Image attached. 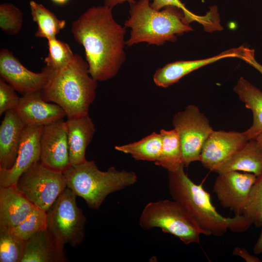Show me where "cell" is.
Returning <instances> with one entry per match:
<instances>
[{
  "label": "cell",
  "instance_id": "obj_21",
  "mask_svg": "<svg viewBox=\"0 0 262 262\" xmlns=\"http://www.w3.org/2000/svg\"><path fill=\"white\" fill-rule=\"evenodd\" d=\"M233 171L250 173L257 177L262 174V147L255 139L247 141L214 172L221 174Z\"/></svg>",
  "mask_w": 262,
  "mask_h": 262
},
{
  "label": "cell",
  "instance_id": "obj_20",
  "mask_svg": "<svg viewBox=\"0 0 262 262\" xmlns=\"http://www.w3.org/2000/svg\"><path fill=\"white\" fill-rule=\"evenodd\" d=\"M68 261L64 246L60 245L46 229L37 232L26 241L21 262Z\"/></svg>",
  "mask_w": 262,
  "mask_h": 262
},
{
  "label": "cell",
  "instance_id": "obj_7",
  "mask_svg": "<svg viewBox=\"0 0 262 262\" xmlns=\"http://www.w3.org/2000/svg\"><path fill=\"white\" fill-rule=\"evenodd\" d=\"M76 195L66 187L47 211V229L64 246L81 245L85 238L86 218L76 202Z\"/></svg>",
  "mask_w": 262,
  "mask_h": 262
},
{
  "label": "cell",
  "instance_id": "obj_34",
  "mask_svg": "<svg viewBox=\"0 0 262 262\" xmlns=\"http://www.w3.org/2000/svg\"><path fill=\"white\" fill-rule=\"evenodd\" d=\"M234 255L243 258L246 262H261V260L256 256L251 255L247 250L242 247H236L232 251Z\"/></svg>",
  "mask_w": 262,
  "mask_h": 262
},
{
  "label": "cell",
  "instance_id": "obj_35",
  "mask_svg": "<svg viewBox=\"0 0 262 262\" xmlns=\"http://www.w3.org/2000/svg\"><path fill=\"white\" fill-rule=\"evenodd\" d=\"M135 1V0H104V5L113 9L118 4L128 2L130 5L134 3Z\"/></svg>",
  "mask_w": 262,
  "mask_h": 262
},
{
  "label": "cell",
  "instance_id": "obj_12",
  "mask_svg": "<svg viewBox=\"0 0 262 262\" xmlns=\"http://www.w3.org/2000/svg\"><path fill=\"white\" fill-rule=\"evenodd\" d=\"M40 162L54 171L64 172L70 165L66 121L43 126L40 139Z\"/></svg>",
  "mask_w": 262,
  "mask_h": 262
},
{
  "label": "cell",
  "instance_id": "obj_30",
  "mask_svg": "<svg viewBox=\"0 0 262 262\" xmlns=\"http://www.w3.org/2000/svg\"><path fill=\"white\" fill-rule=\"evenodd\" d=\"M23 22V13L16 6L8 2L0 5V27L5 33L10 35L18 33Z\"/></svg>",
  "mask_w": 262,
  "mask_h": 262
},
{
  "label": "cell",
  "instance_id": "obj_23",
  "mask_svg": "<svg viewBox=\"0 0 262 262\" xmlns=\"http://www.w3.org/2000/svg\"><path fill=\"white\" fill-rule=\"evenodd\" d=\"M160 133L162 138V149L155 164L164 168L168 172L176 171L184 165L178 133L175 129L168 131L162 129Z\"/></svg>",
  "mask_w": 262,
  "mask_h": 262
},
{
  "label": "cell",
  "instance_id": "obj_11",
  "mask_svg": "<svg viewBox=\"0 0 262 262\" xmlns=\"http://www.w3.org/2000/svg\"><path fill=\"white\" fill-rule=\"evenodd\" d=\"M49 70L45 66L35 73L25 67L8 49L0 51V76L22 96L41 92L48 80Z\"/></svg>",
  "mask_w": 262,
  "mask_h": 262
},
{
  "label": "cell",
  "instance_id": "obj_33",
  "mask_svg": "<svg viewBox=\"0 0 262 262\" xmlns=\"http://www.w3.org/2000/svg\"><path fill=\"white\" fill-rule=\"evenodd\" d=\"M254 52V49L243 47L239 58L253 67L262 75V65L256 60Z\"/></svg>",
  "mask_w": 262,
  "mask_h": 262
},
{
  "label": "cell",
  "instance_id": "obj_1",
  "mask_svg": "<svg viewBox=\"0 0 262 262\" xmlns=\"http://www.w3.org/2000/svg\"><path fill=\"white\" fill-rule=\"evenodd\" d=\"M112 9L92 6L71 24L73 36L83 46L89 73L97 82L115 77L126 59V27L115 20Z\"/></svg>",
  "mask_w": 262,
  "mask_h": 262
},
{
  "label": "cell",
  "instance_id": "obj_24",
  "mask_svg": "<svg viewBox=\"0 0 262 262\" xmlns=\"http://www.w3.org/2000/svg\"><path fill=\"white\" fill-rule=\"evenodd\" d=\"M32 19L37 25L34 35L37 38L47 40L56 37V35L66 26L65 20L60 19L43 4L34 0L30 1Z\"/></svg>",
  "mask_w": 262,
  "mask_h": 262
},
{
  "label": "cell",
  "instance_id": "obj_32",
  "mask_svg": "<svg viewBox=\"0 0 262 262\" xmlns=\"http://www.w3.org/2000/svg\"><path fill=\"white\" fill-rule=\"evenodd\" d=\"M150 5L153 9L158 11L167 6L177 7L183 11L185 17L189 23L193 21L208 23V17L207 15L205 16H200L192 13L186 8L180 0H153L150 3Z\"/></svg>",
  "mask_w": 262,
  "mask_h": 262
},
{
  "label": "cell",
  "instance_id": "obj_18",
  "mask_svg": "<svg viewBox=\"0 0 262 262\" xmlns=\"http://www.w3.org/2000/svg\"><path fill=\"white\" fill-rule=\"evenodd\" d=\"M26 126L14 110L5 113L0 126V169H8L14 165Z\"/></svg>",
  "mask_w": 262,
  "mask_h": 262
},
{
  "label": "cell",
  "instance_id": "obj_13",
  "mask_svg": "<svg viewBox=\"0 0 262 262\" xmlns=\"http://www.w3.org/2000/svg\"><path fill=\"white\" fill-rule=\"evenodd\" d=\"M248 141L246 131H213L203 146L199 161L205 168L214 172Z\"/></svg>",
  "mask_w": 262,
  "mask_h": 262
},
{
  "label": "cell",
  "instance_id": "obj_31",
  "mask_svg": "<svg viewBox=\"0 0 262 262\" xmlns=\"http://www.w3.org/2000/svg\"><path fill=\"white\" fill-rule=\"evenodd\" d=\"M16 91L3 79L0 78V115L9 110H14L18 106L20 97Z\"/></svg>",
  "mask_w": 262,
  "mask_h": 262
},
{
  "label": "cell",
  "instance_id": "obj_38",
  "mask_svg": "<svg viewBox=\"0 0 262 262\" xmlns=\"http://www.w3.org/2000/svg\"><path fill=\"white\" fill-rule=\"evenodd\" d=\"M259 145L262 147V133L259 134L254 138Z\"/></svg>",
  "mask_w": 262,
  "mask_h": 262
},
{
  "label": "cell",
  "instance_id": "obj_17",
  "mask_svg": "<svg viewBox=\"0 0 262 262\" xmlns=\"http://www.w3.org/2000/svg\"><path fill=\"white\" fill-rule=\"evenodd\" d=\"M243 48V46H241L229 49L216 56L204 59L178 61L167 64L156 70L153 76V82L158 86L167 87L202 66L225 58H240Z\"/></svg>",
  "mask_w": 262,
  "mask_h": 262
},
{
  "label": "cell",
  "instance_id": "obj_9",
  "mask_svg": "<svg viewBox=\"0 0 262 262\" xmlns=\"http://www.w3.org/2000/svg\"><path fill=\"white\" fill-rule=\"evenodd\" d=\"M172 124L180 138L184 166L199 161L203 146L213 131L208 119L191 104L173 116Z\"/></svg>",
  "mask_w": 262,
  "mask_h": 262
},
{
  "label": "cell",
  "instance_id": "obj_27",
  "mask_svg": "<svg viewBox=\"0 0 262 262\" xmlns=\"http://www.w3.org/2000/svg\"><path fill=\"white\" fill-rule=\"evenodd\" d=\"M241 215L250 226H262V174L257 177Z\"/></svg>",
  "mask_w": 262,
  "mask_h": 262
},
{
  "label": "cell",
  "instance_id": "obj_28",
  "mask_svg": "<svg viewBox=\"0 0 262 262\" xmlns=\"http://www.w3.org/2000/svg\"><path fill=\"white\" fill-rule=\"evenodd\" d=\"M9 228L16 236L26 241L37 232L47 229V212L35 206L23 222Z\"/></svg>",
  "mask_w": 262,
  "mask_h": 262
},
{
  "label": "cell",
  "instance_id": "obj_25",
  "mask_svg": "<svg viewBox=\"0 0 262 262\" xmlns=\"http://www.w3.org/2000/svg\"><path fill=\"white\" fill-rule=\"evenodd\" d=\"M162 144L160 133L153 132L138 141L115 146V148L118 151L131 155L135 160L155 163L160 157Z\"/></svg>",
  "mask_w": 262,
  "mask_h": 262
},
{
  "label": "cell",
  "instance_id": "obj_8",
  "mask_svg": "<svg viewBox=\"0 0 262 262\" xmlns=\"http://www.w3.org/2000/svg\"><path fill=\"white\" fill-rule=\"evenodd\" d=\"M16 185L36 207L46 212L67 187L63 172L50 169L40 161L23 173Z\"/></svg>",
  "mask_w": 262,
  "mask_h": 262
},
{
  "label": "cell",
  "instance_id": "obj_29",
  "mask_svg": "<svg viewBox=\"0 0 262 262\" xmlns=\"http://www.w3.org/2000/svg\"><path fill=\"white\" fill-rule=\"evenodd\" d=\"M49 53L45 58L46 66L58 69L66 66L72 59L74 54L66 43L56 37L48 40Z\"/></svg>",
  "mask_w": 262,
  "mask_h": 262
},
{
  "label": "cell",
  "instance_id": "obj_4",
  "mask_svg": "<svg viewBox=\"0 0 262 262\" xmlns=\"http://www.w3.org/2000/svg\"><path fill=\"white\" fill-rule=\"evenodd\" d=\"M184 165L168 172V190L173 200L190 213L207 236L220 237L228 229L233 231L237 217H226L217 212L209 193L202 185L194 183L184 171Z\"/></svg>",
  "mask_w": 262,
  "mask_h": 262
},
{
  "label": "cell",
  "instance_id": "obj_3",
  "mask_svg": "<svg viewBox=\"0 0 262 262\" xmlns=\"http://www.w3.org/2000/svg\"><path fill=\"white\" fill-rule=\"evenodd\" d=\"M150 3V0H138L130 5V16L124 22L131 30L126 40L128 47L140 43L162 46L193 30L181 9L169 6L158 11Z\"/></svg>",
  "mask_w": 262,
  "mask_h": 262
},
{
  "label": "cell",
  "instance_id": "obj_15",
  "mask_svg": "<svg viewBox=\"0 0 262 262\" xmlns=\"http://www.w3.org/2000/svg\"><path fill=\"white\" fill-rule=\"evenodd\" d=\"M14 111L26 126H44L66 116L59 105L46 101L41 92L22 96Z\"/></svg>",
  "mask_w": 262,
  "mask_h": 262
},
{
  "label": "cell",
  "instance_id": "obj_14",
  "mask_svg": "<svg viewBox=\"0 0 262 262\" xmlns=\"http://www.w3.org/2000/svg\"><path fill=\"white\" fill-rule=\"evenodd\" d=\"M43 127H25L14 165L8 169H0V186L16 185L22 174L40 161V139Z\"/></svg>",
  "mask_w": 262,
  "mask_h": 262
},
{
  "label": "cell",
  "instance_id": "obj_6",
  "mask_svg": "<svg viewBox=\"0 0 262 262\" xmlns=\"http://www.w3.org/2000/svg\"><path fill=\"white\" fill-rule=\"evenodd\" d=\"M139 224L145 230L160 228L185 245L199 243L200 235H206L186 209L174 200H161L147 204L141 213Z\"/></svg>",
  "mask_w": 262,
  "mask_h": 262
},
{
  "label": "cell",
  "instance_id": "obj_26",
  "mask_svg": "<svg viewBox=\"0 0 262 262\" xmlns=\"http://www.w3.org/2000/svg\"><path fill=\"white\" fill-rule=\"evenodd\" d=\"M25 243L10 228L0 226V262H21Z\"/></svg>",
  "mask_w": 262,
  "mask_h": 262
},
{
  "label": "cell",
  "instance_id": "obj_2",
  "mask_svg": "<svg viewBox=\"0 0 262 262\" xmlns=\"http://www.w3.org/2000/svg\"><path fill=\"white\" fill-rule=\"evenodd\" d=\"M46 67L49 74L41 92L43 98L59 105L67 117L88 114L96 98L98 82L90 74L86 61L74 54L71 61L62 68Z\"/></svg>",
  "mask_w": 262,
  "mask_h": 262
},
{
  "label": "cell",
  "instance_id": "obj_37",
  "mask_svg": "<svg viewBox=\"0 0 262 262\" xmlns=\"http://www.w3.org/2000/svg\"><path fill=\"white\" fill-rule=\"evenodd\" d=\"M54 3L58 5H64L69 0H51Z\"/></svg>",
  "mask_w": 262,
  "mask_h": 262
},
{
  "label": "cell",
  "instance_id": "obj_22",
  "mask_svg": "<svg viewBox=\"0 0 262 262\" xmlns=\"http://www.w3.org/2000/svg\"><path fill=\"white\" fill-rule=\"evenodd\" d=\"M233 90L253 113V123L246 132L249 140L254 139L262 133V92L243 77L239 79Z\"/></svg>",
  "mask_w": 262,
  "mask_h": 262
},
{
  "label": "cell",
  "instance_id": "obj_36",
  "mask_svg": "<svg viewBox=\"0 0 262 262\" xmlns=\"http://www.w3.org/2000/svg\"><path fill=\"white\" fill-rule=\"evenodd\" d=\"M253 252L258 255L262 253V229L253 247Z\"/></svg>",
  "mask_w": 262,
  "mask_h": 262
},
{
  "label": "cell",
  "instance_id": "obj_5",
  "mask_svg": "<svg viewBox=\"0 0 262 262\" xmlns=\"http://www.w3.org/2000/svg\"><path fill=\"white\" fill-rule=\"evenodd\" d=\"M63 174L67 187L83 199L89 207L96 210L110 194L131 186L138 180L134 171H119L114 166L101 171L93 161L70 165Z\"/></svg>",
  "mask_w": 262,
  "mask_h": 262
},
{
  "label": "cell",
  "instance_id": "obj_16",
  "mask_svg": "<svg viewBox=\"0 0 262 262\" xmlns=\"http://www.w3.org/2000/svg\"><path fill=\"white\" fill-rule=\"evenodd\" d=\"M70 165L85 162V151L96 132L89 114L67 117L66 121Z\"/></svg>",
  "mask_w": 262,
  "mask_h": 262
},
{
  "label": "cell",
  "instance_id": "obj_19",
  "mask_svg": "<svg viewBox=\"0 0 262 262\" xmlns=\"http://www.w3.org/2000/svg\"><path fill=\"white\" fill-rule=\"evenodd\" d=\"M35 206L16 185L0 186V226L13 228L18 225Z\"/></svg>",
  "mask_w": 262,
  "mask_h": 262
},
{
  "label": "cell",
  "instance_id": "obj_10",
  "mask_svg": "<svg viewBox=\"0 0 262 262\" xmlns=\"http://www.w3.org/2000/svg\"><path fill=\"white\" fill-rule=\"evenodd\" d=\"M256 178L252 173L236 171L218 174L213 191L224 208L233 211L235 216H240L244 212Z\"/></svg>",
  "mask_w": 262,
  "mask_h": 262
}]
</instances>
